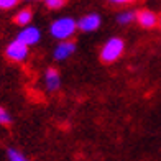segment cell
I'll return each mask as SVG.
<instances>
[{"mask_svg": "<svg viewBox=\"0 0 161 161\" xmlns=\"http://www.w3.org/2000/svg\"><path fill=\"white\" fill-rule=\"evenodd\" d=\"M77 31V21L71 17H61L54 20L49 26V35L54 40H71Z\"/></svg>", "mask_w": 161, "mask_h": 161, "instance_id": "obj_1", "label": "cell"}, {"mask_svg": "<svg viewBox=\"0 0 161 161\" xmlns=\"http://www.w3.org/2000/svg\"><path fill=\"white\" fill-rule=\"evenodd\" d=\"M123 51H125V41L122 38H119V36H112V38L102 46L100 59L105 64H112L123 54Z\"/></svg>", "mask_w": 161, "mask_h": 161, "instance_id": "obj_2", "label": "cell"}, {"mask_svg": "<svg viewBox=\"0 0 161 161\" xmlns=\"http://www.w3.org/2000/svg\"><path fill=\"white\" fill-rule=\"evenodd\" d=\"M28 54H30V46L25 45L23 41H20L18 38L13 40L8 46L5 48V56L13 63H23Z\"/></svg>", "mask_w": 161, "mask_h": 161, "instance_id": "obj_3", "label": "cell"}, {"mask_svg": "<svg viewBox=\"0 0 161 161\" xmlns=\"http://www.w3.org/2000/svg\"><path fill=\"white\" fill-rule=\"evenodd\" d=\"M102 23V18L99 13H87V15L80 17L77 21V30L84 31V33H92L99 30V26Z\"/></svg>", "mask_w": 161, "mask_h": 161, "instance_id": "obj_4", "label": "cell"}, {"mask_svg": "<svg viewBox=\"0 0 161 161\" xmlns=\"http://www.w3.org/2000/svg\"><path fill=\"white\" fill-rule=\"evenodd\" d=\"M76 53V43L71 40H63L58 43V46L53 51L54 61H66L68 58H71Z\"/></svg>", "mask_w": 161, "mask_h": 161, "instance_id": "obj_5", "label": "cell"}, {"mask_svg": "<svg viewBox=\"0 0 161 161\" xmlns=\"http://www.w3.org/2000/svg\"><path fill=\"white\" fill-rule=\"evenodd\" d=\"M17 38L20 41H23L25 45L28 46H35L36 43L41 40V31L38 30L36 26H31V25H26L20 30V33L17 35Z\"/></svg>", "mask_w": 161, "mask_h": 161, "instance_id": "obj_6", "label": "cell"}, {"mask_svg": "<svg viewBox=\"0 0 161 161\" xmlns=\"http://www.w3.org/2000/svg\"><path fill=\"white\" fill-rule=\"evenodd\" d=\"M136 21L142 28L150 30V28H155L159 23V17L153 10H140L136 12Z\"/></svg>", "mask_w": 161, "mask_h": 161, "instance_id": "obj_7", "label": "cell"}, {"mask_svg": "<svg viewBox=\"0 0 161 161\" xmlns=\"http://www.w3.org/2000/svg\"><path fill=\"white\" fill-rule=\"evenodd\" d=\"M45 86L49 92H54L61 87V76H59V72H58V69L49 68L45 72Z\"/></svg>", "mask_w": 161, "mask_h": 161, "instance_id": "obj_8", "label": "cell"}, {"mask_svg": "<svg viewBox=\"0 0 161 161\" xmlns=\"http://www.w3.org/2000/svg\"><path fill=\"white\" fill-rule=\"evenodd\" d=\"M31 20H33V13L30 8H23V10H20L15 18H13V21H15L17 25L20 26H26V25H30L31 23Z\"/></svg>", "mask_w": 161, "mask_h": 161, "instance_id": "obj_9", "label": "cell"}, {"mask_svg": "<svg viewBox=\"0 0 161 161\" xmlns=\"http://www.w3.org/2000/svg\"><path fill=\"white\" fill-rule=\"evenodd\" d=\"M117 21H119L120 25H130L131 21H136V12H122L117 15Z\"/></svg>", "mask_w": 161, "mask_h": 161, "instance_id": "obj_10", "label": "cell"}, {"mask_svg": "<svg viewBox=\"0 0 161 161\" xmlns=\"http://www.w3.org/2000/svg\"><path fill=\"white\" fill-rule=\"evenodd\" d=\"M7 158H8L10 161H26L25 153H21L17 148H8L7 150Z\"/></svg>", "mask_w": 161, "mask_h": 161, "instance_id": "obj_11", "label": "cell"}, {"mask_svg": "<svg viewBox=\"0 0 161 161\" xmlns=\"http://www.w3.org/2000/svg\"><path fill=\"white\" fill-rule=\"evenodd\" d=\"M49 10H59L66 5V0H43Z\"/></svg>", "mask_w": 161, "mask_h": 161, "instance_id": "obj_12", "label": "cell"}, {"mask_svg": "<svg viewBox=\"0 0 161 161\" xmlns=\"http://www.w3.org/2000/svg\"><path fill=\"white\" fill-rule=\"evenodd\" d=\"M8 123H12L10 114L7 112L3 107H0V125H8Z\"/></svg>", "mask_w": 161, "mask_h": 161, "instance_id": "obj_13", "label": "cell"}, {"mask_svg": "<svg viewBox=\"0 0 161 161\" xmlns=\"http://www.w3.org/2000/svg\"><path fill=\"white\" fill-rule=\"evenodd\" d=\"M18 3V0H0V8L2 10H10Z\"/></svg>", "mask_w": 161, "mask_h": 161, "instance_id": "obj_14", "label": "cell"}, {"mask_svg": "<svg viewBox=\"0 0 161 161\" xmlns=\"http://www.w3.org/2000/svg\"><path fill=\"white\" fill-rule=\"evenodd\" d=\"M108 2H112V3H115V5H125V3L135 2V0H108Z\"/></svg>", "mask_w": 161, "mask_h": 161, "instance_id": "obj_15", "label": "cell"}, {"mask_svg": "<svg viewBox=\"0 0 161 161\" xmlns=\"http://www.w3.org/2000/svg\"><path fill=\"white\" fill-rule=\"evenodd\" d=\"M23 2H36V0H23Z\"/></svg>", "mask_w": 161, "mask_h": 161, "instance_id": "obj_16", "label": "cell"}, {"mask_svg": "<svg viewBox=\"0 0 161 161\" xmlns=\"http://www.w3.org/2000/svg\"><path fill=\"white\" fill-rule=\"evenodd\" d=\"M158 25H159V28H161V17H159V23H158Z\"/></svg>", "mask_w": 161, "mask_h": 161, "instance_id": "obj_17", "label": "cell"}]
</instances>
